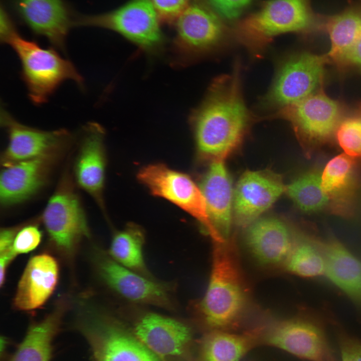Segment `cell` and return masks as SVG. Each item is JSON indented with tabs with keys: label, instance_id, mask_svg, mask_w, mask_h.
I'll return each mask as SVG.
<instances>
[{
	"label": "cell",
	"instance_id": "obj_25",
	"mask_svg": "<svg viewBox=\"0 0 361 361\" xmlns=\"http://www.w3.org/2000/svg\"><path fill=\"white\" fill-rule=\"evenodd\" d=\"M322 190L330 206L341 214L347 209L355 185V164L352 157L341 154L330 160L321 173Z\"/></svg>",
	"mask_w": 361,
	"mask_h": 361
},
{
	"label": "cell",
	"instance_id": "obj_27",
	"mask_svg": "<svg viewBox=\"0 0 361 361\" xmlns=\"http://www.w3.org/2000/svg\"><path fill=\"white\" fill-rule=\"evenodd\" d=\"M62 312L56 309L31 326L11 361H49L53 340L58 332Z\"/></svg>",
	"mask_w": 361,
	"mask_h": 361
},
{
	"label": "cell",
	"instance_id": "obj_6",
	"mask_svg": "<svg viewBox=\"0 0 361 361\" xmlns=\"http://www.w3.org/2000/svg\"><path fill=\"white\" fill-rule=\"evenodd\" d=\"M160 22L150 0H130L108 12L80 17L75 20L74 25L112 30L146 53L157 55L161 53L165 43Z\"/></svg>",
	"mask_w": 361,
	"mask_h": 361
},
{
	"label": "cell",
	"instance_id": "obj_35",
	"mask_svg": "<svg viewBox=\"0 0 361 361\" xmlns=\"http://www.w3.org/2000/svg\"><path fill=\"white\" fill-rule=\"evenodd\" d=\"M337 338L341 361H361V340L343 332Z\"/></svg>",
	"mask_w": 361,
	"mask_h": 361
},
{
	"label": "cell",
	"instance_id": "obj_28",
	"mask_svg": "<svg viewBox=\"0 0 361 361\" xmlns=\"http://www.w3.org/2000/svg\"><path fill=\"white\" fill-rule=\"evenodd\" d=\"M144 235L138 226L128 225L112 238L110 254L113 260L134 271L145 270L142 255Z\"/></svg>",
	"mask_w": 361,
	"mask_h": 361
},
{
	"label": "cell",
	"instance_id": "obj_7",
	"mask_svg": "<svg viewBox=\"0 0 361 361\" xmlns=\"http://www.w3.org/2000/svg\"><path fill=\"white\" fill-rule=\"evenodd\" d=\"M78 328L88 342L94 361H159L137 338L92 306L83 304Z\"/></svg>",
	"mask_w": 361,
	"mask_h": 361
},
{
	"label": "cell",
	"instance_id": "obj_32",
	"mask_svg": "<svg viewBox=\"0 0 361 361\" xmlns=\"http://www.w3.org/2000/svg\"><path fill=\"white\" fill-rule=\"evenodd\" d=\"M42 233L37 225L29 224L18 231L13 243L16 255L27 253L34 250L40 243Z\"/></svg>",
	"mask_w": 361,
	"mask_h": 361
},
{
	"label": "cell",
	"instance_id": "obj_10",
	"mask_svg": "<svg viewBox=\"0 0 361 361\" xmlns=\"http://www.w3.org/2000/svg\"><path fill=\"white\" fill-rule=\"evenodd\" d=\"M253 330L259 345L275 347L309 361H336L324 330L309 320H276Z\"/></svg>",
	"mask_w": 361,
	"mask_h": 361
},
{
	"label": "cell",
	"instance_id": "obj_34",
	"mask_svg": "<svg viewBox=\"0 0 361 361\" xmlns=\"http://www.w3.org/2000/svg\"><path fill=\"white\" fill-rule=\"evenodd\" d=\"M161 22L174 24L191 0H150Z\"/></svg>",
	"mask_w": 361,
	"mask_h": 361
},
{
	"label": "cell",
	"instance_id": "obj_37",
	"mask_svg": "<svg viewBox=\"0 0 361 361\" xmlns=\"http://www.w3.org/2000/svg\"><path fill=\"white\" fill-rule=\"evenodd\" d=\"M352 65L361 70V39L346 55L343 66Z\"/></svg>",
	"mask_w": 361,
	"mask_h": 361
},
{
	"label": "cell",
	"instance_id": "obj_36",
	"mask_svg": "<svg viewBox=\"0 0 361 361\" xmlns=\"http://www.w3.org/2000/svg\"><path fill=\"white\" fill-rule=\"evenodd\" d=\"M20 228L15 227L1 229L0 234L1 258H6L12 261L16 256L17 255L14 251L13 247L15 237Z\"/></svg>",
	"mask_w": 361,
	"mask_h": 361
},
{
	"label": "cell",
	"instance_id": "obj_26",
	"mask_svg": "<svg viewBox=\"0 0 361 361\" xmlns=\"http://www.w3.org/2000/svg\"><path fill=\"white\" fill-rule=\"evenodd\" d=\"M258 345V340L253 330L243 333L212 330L201 342V361H239Z\"/></svg>",
	"mask_w": 361,
	"mask_h": 361
},
{
	"label": "cell",
	"instance_id": "obj_21",
	"mask_svg": "<svg viewBox=\"0 0 361 361\" xmlns=\"http://www.w3.org/2000/svg\"><path fill=\"white\" fill-rule=\"evenodd\" d=\"M134 332L137 339L151 352L165 357L182 354L191 338L187 325L155 313H147L140 318Z\"/></svg>",
	"mask_w": 361,
	"mask_h": 361
},
{
	"label": "cell",
	"instance_id": "obj_29",
	"mask_svg": "<svg viewBox=\"0 0 361 361\" xmlns=\"http://www.w3.org/2000/svg\"><path fill=\"white\" fill-rule=\"evenodd\" d=\"M295 237L293 246L283 265L292 274L311 278L324 274L323 255L315 241Z\"/></svg>",
	"mask_w": 361,
	"mask_h": 361
},
{
	"label": "cell",
	"instance_id": "obj_13",
	"mask_svg": "<svg viewBox=\"0 0 361 361\" xmlns=\"http://www.w3.org/2000/svg\"><path fill=\"white\" fill-rule=\"evenodd\" d=\"M281 177L270 170H248L234 191V215L237 224L248 227L285 192Z\"/></svg>",
	"mask_w": 361,
	"mask_h": 361
},
{
	"label": "cell",
	"instance_id": "obj_11",
	"mask_svg": "<svg viewBox=\"0 0 361 361\" xmlns=\"http://www.w3.org/2000/svg\"><path fill=\"white\" fill-rule=\"evenodd\" d=\"M42 219L52 242L71 252L90 232L86 215L69 175H65L50 198Z\"/></svg>",
	"mask_w": 361,
	"mask_h": 361
},
{
	"label": "cell",
	"instance_id": "obj_3",
	"mask_svg": "<svg viewBox=\"0 0 361 361\" xmlns=\"http://www.w3.org/2000/svg\"><path fill=\"white\" fill-rule=\"evenodd\" d=\"M324 19L314 12L311 0H268L238 21L232 34L238 42L257 55L279 35L322 30Z\"/></svg>",
	"mask_w": 361,
	"mask_h": 361
},
{
	"label": "cell",
	"instance_id": "obj_38",
	"mask_svg": "<svg viewBox=\"0 0 361 361\" xmlns=\"http://www.w3.org/2000/svg\"><path fill=\"white\" fill-rule=\"evenodd\" d=\"M359 111H360V115H361V104H360V106H359Z\"/></svg>",
	"mask_w": 361,
	"mask_h": 361
},
{
	"label": "cell",
	"instance_id": "obj_12",
	"mask_svg": "<svg viewBox=\"0 0 361 361\" xmlns=\"http://www.w3.org/2000/svg\"><path fill=\"white\" fill-rule=\"evenodd\" d=\"M341 115L338 102L319 90L276 110L270 116L288 121L301 140L317 144L325 142L334 134Z\"/></svg>",
	"mask_w": 361,
	"mask_h": 361
},
{
	"label": "cell",
	"instance_id": "obj_24",
	"mask_svg": "<svg viewBox=\"0 0 361 361\" xmlns=\"http://www.w3.org/2000/svg\"><path fill=\"white\" fill-rule=\"evenodd\" d=\"M323 30L328 34V62L342 66L346 55L361 39V0L352 2L340 12L325 16Z\"/></svg>",
	"mask_w": 361,
	"mask_h": 361
},
{
	"label": "cell",
	"instance_id": "obj_30",
	"mask_svg": "<svg viewBox=\"0 0 361 361\" xmlns=\"http://www.w3.org/2000/svg\"><path fill=\"white\" fill-rule=\"evenodd\" d=\"M321 173L309 171L286 185L285 193L304 212H316L330 206L329 199L321 187Z\"/></svg>",
	"mask_w": 361,
	"mask_h": 361
},
{
	"label": "cell",
	"instance_id": "obj_20",
	"mask_svg": "<svg viewBox=\"0 0 361 361\" xmlns=\"http://www.w3.org/2000/svg\"><path fill=\"white\" fill-rule=\"evenodd\" d=\"M59 274L58 263L52 255L43 253L32 258L17 287L14 299L15 308L30 311L44 305L56 287Z\"/></svg>",
	"mask_w": 361,
	"mask_h": 361
},
{
	"label": "cell",
	"instance_id": "obj_2",
	"mask_svg": "<svg viewBox=\"0 0 361 361\" xmlns=\"http://www.w3.org/2000/svg\"><path fill=\"white\" fill-rule=\"evenodd\" d=\"M248 292L233 245L228 240L214 242L211 273L201 310L212 330L238 327L248 304Z\"/></svg>",
	"mask_w": 361,
	"mask_h": 361
},
{
	"label": "cell",
	"instance_id": "obj_19",
	"mask_svg": "<svg viewBox=\"0 0 361 361\" xmlns=\"http://www.w3.org/2000/svg\"><path fill=\"white\" fill-rule=\"evenodd\" d=\"M75 164L78 185L102 207L106 165L104 131L97 123L86 125Z\"/></svg>",
	"mask_w": 361,
	"mask_h": 361
},
{
	"label": "cell",
	"instance_id": "obj_31",
	"mask_svg": "<svg viewBox=\"0 0 361 361\" xmlns=\"http://www.w3.org/2000/svg\"><path fill=\"white\" fill-rule=\"evenodd\" d=\"M334 134L346 155L361 158V115L341 120Z\"/></svg>",
	"mask_w": 361,
	"mask_h": 361
},
{
	"label": "cell",
	"instance_id": "obj_23",
	"mask_svg": "<svg viewBox=\"0 0 361 361\" xmlns=\"http://www.w3.org/2000/svg\"><path fill=\"white\" fill-rule=\"evenodd\" d=\"M315 242L324 258V275L361 308L360 261L336 239Z\"/></svg>",
	"mask_w": 361,
	"mask_h": 361
},
{
	"label": "cell",
	"instance_id": "obj_9",
	"mask_svg": "<svg viewBox=\"0 0 361 361\" xmlns=\"http://www.w3.org/2000/svg\"><path fill=\"white\" fill-rule=\"evenodd\" d=\"M137 177L152 195L171 202L195 218L214 242L224 240L210 220L201 188L190 176L164 164H153L140 169Z\"/></svg>",
	"mask_w": 361,
	"mask_h": 361
},
{
	"label": "cell",
	"instance_id": "obj_18",
	"mask_svg": "<svg viewBox=\"0 0 361 361\" xmlns=\"http://www.w3.org/2000/svg\"><path fill=\"white\" fill-rule=\"evenodd\" d=\"M295 236L283 221L274 218L258 219L247 227L245 242L260 264H283L290 252Z\"/></svg>",
	"mask_w": 361,
	"mask_h": 361
},
{
	"label": "cell",
	"instance_id": "obj_22",
	"mask_svg": "<svg viewBox=\"0 0 361 361\" xmlns=\"http://www.w3.org/2000/svg\"><path fill=\"white\" fill-rule=\"evenodd\" d=\"M200 188L213 225L222 238L228 240L234 215V192L224 160L212 161Z\"/></svg>",
	"mask_w": 361,
	"mask_h": 361
},
{
	"label": "cell",
	"instance_id": "obj_16",
	"mask_svg": "<svg viewBox=\"0 0 361 361\" xmlns=\"http://www.w3.org/2000/svg\"><path fill=\"white\" fill-rule=\"evenodd\" d=\"M14 3L17 13L34 33L64 49L74 21L63 0H14Z\"/></svg>",
	"mask_w": 361,
	"mask_h": 361
},
{
	"label": "cell",
	"instance_id": "obj_8",
	"mask_svg": "<svg viewBox=\"0 0 361 361\" xmlns=\"http://www.w3.org/2000/svg\"><path fill=\"white\" fill-rule=\"evenodd\" d=\"M327 62L326 55L307 52L286 58L280 64L263 105L277 110L319 91Z\"/></svg>",
	"mask_w": 361,
	"mask_h": 361
},
{
	"label": "cell",
	"instance_id": "obj_1",
	"mask_svg": "<svg viewBox=\"0 0 361 361\" xmlns=\"http://www.w3.org/2000/svg\"><path fill=\"white\" fill-rule=\"evenodd\" d=\"M240 68L217 77L201 104L191 116L198 151L210 160H224L240 144L254 116L241 88Z\"/></svg>",
	"mask_w": 361,
	"mask_h": 361
},
{
	"label": "cell",
	"instance_id": "obj_33",
	"mask_svg": "<svg viewBox=\"0 0 361 361\" xmlns=\"http://www.w3.org/2000/svg\"><path fill=\"white\" fill-rule=\"evenodd\" d=\"M253 0H205L206 4L221 18L232 20L238 18Z\"/></svg>",
	"mask_w": 361,
	"mask_h": 361
},
{
	"label": "cell",
	"instance_id": "obj_5",
	"mask_svg": "<svg viewBox=\"0 0 361 361\" xmlns=\"http://www.w3.org/2000/svg\"><path fill=\"white\" fill-rule=\"evenodd\" d=\"M171 64L185 67L216 51L230 35L221 18L206 4L192 1L175 23Z\"/></svg>",
	"mask_w": 361,
	"mask_h": 361
},
{
	"label": "cell",
	"instance_id": "obj_4",
	"mask_svg": "<svg viewBox=\"0 0 361 361\" xmlns=\"http://www.w3.org/2000/svg\"><path fill=\"white\" fill-rule=\"evenodd\" d=\"M2 42L10 45L18 55L22 78L34 104L46 102L66 80H71L79 86H83V79L74 65L54 50L42 48L26 39L16 29Z\"/></svg>",
	"mask_w": 361,
	"mask_h": 361
},
{
	"label": "cell",
	"instance_id": "obj_15",
	"mask_svg": "<svg viewBox=\"0 0 361 361\" xmlns=\"http://www.w3.org/2000/svg\"><path fill=\"white\" fill-rule=\"evenodd\" d=\"M61 149L3 166L0 175V201L8 207L22 203L45 184Z\"/></svg>",
	"mask_w": 361,
	"mask_h": 361
},
{
	"label": "cell",
	"instance_id": "obj_17",
	"mask_svg": "<svg viewBox=\"0 0 361 361\" xmlns=\"http://www.w3.org/2000/svg\"><path fill=\"white\" fill-rule=\"evenodd\" d=\"M98 267L104 281L124 298L136 302L170 306L169 295L163 285L106 257L99 259Z\"/></svg>",
	"mask_w": 361,
	"mask_h": 361
},
{
	"label": "cell",
	"instance_id": "obj_14",
	"mask_svg": "<svg viewBox=\"0 0 361 361\" xmlns=\"http://www.w3.org/2000/svg\"><path fill=\"white\" fill-rule=\"evenodd\" d=\"M1 123L9 140L1 157L3 166L61 149L70 138V133L64 129L45 131L24 125L3 107Z\"/></svg>",
	"mask_w": 361,
	"mask_h": 361
}]
</instances>
